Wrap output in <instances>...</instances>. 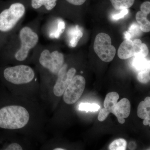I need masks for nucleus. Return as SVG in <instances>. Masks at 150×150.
I'll use <instances>...</instances> for the list:
<instances>
[{
    "label": "nucleus",
    "instance_id": "obj_6",
    "mask_svg": "<svg viewBox=\"0 0 150 150\" xmlns=\"http://www.w3.org/2000/svg\"><path fill=\"white\" fill-rule=\"evenodd\" d=\"M34 142L28 137L11 131L0 130V150L32 149Z\"/></svg>",
    "mask_w": 150,
    "mask_h": 150
},
{
    "label": "nucleus",
    "instance_id": "obj_12",
    "mask_svg": "<svg viewBox=\"0 0 150 150\" xmlns=\"http://www.w3.org/2000/svg\"><path fill=\"white\" fill-rule=\"evenodd\" d=\"M58 0H30V7L40 14L48 13L57 5Z\"/></svg>",
    "mask_w": 150,
    "mask_h": 150
},
{
    "label": "nucleus",
    "instance_id": "obj_19",
    "mask_svg": "<svg viewBox=\"0 0 150 150\" xmlns=\"http://www.w3.org/2000/svg\"><path fill=\"white\" fill-rule=\"evenodd\" d=\"M78 109L80 111H85L86 112H96L100 109V106L96 103H81L79 105Z\"/></svg>",
    "mask_w": 150,
    "mask_h": 150
},
{
    "label": "nucleus",
    "instance_id": "obj_16",
    "mask_svg": "<svg viewBox=\"0 0 150 150\" xmlns=\"http://www.w3.org/2000/svg\"><path fill=\"white\" fill-rule=\"evenodd\" d=\"M132 65L135 69L140 71L150 68V61L144 57H134Z\"/></svg>",
    "mask_w": 150,
    "mask_h": 150
},
{
    "label": "nucleus",
    "instance_id": "obj_8",
    "mask_svg": "<svg viewBox=\"0 0 150 150\" xmlns=\"http://www.w3.org/2000/svg\"><path fill=\"white\" fill-rule=\"evenodd\" d=\"M85 85L84 78L81 75H75L62 95L65 104L72 105L77 102L83 93Z\"/></svg>",
    "mask_w": 150,
    "mask_h": 150
},
{
    "label": "nucleus",
    "instance_id": "obj_21",
    "mask_svg": "<svg viewBox=\"0 0 150 150\" xmlns=\"http://www.w3.org/2000/svg\"><path fill=\"white\" fill-rule=\"evenodd\" d=\"M150 68L140 71L137 76L138 81L143 83H147L150 80Z\"/></svg>",
    "mask_w": 150,
    "mask_h": 150
},
{
    "label": "nucleus",
    "instance_id": "obj_18",
    "mask_svg": "<svg viewBox=\"0 0 150 150\" xmlns=\"http://www.w3.org/2000/svg\"><path fill=\"white\" fill-rule=\"evenodd\" d=\"M137 115L138 117L143 119H144L148 116H150V107L146 105L144 101H142L139 104Z\"/></svg>",
    "mask_w": 150,
    "mask_h": 150
},
{
    "label": "nucleus",
    "instance_id": "obj_14",
    "mask_svg": "<svg viewBox=\"0 0 150 150\" xmlns=\"http://www.w3.org/2000/svg\"><path fill=\"white\" fill-rule=\"evenodd\" d=\"M119 98V95L115 92H111L108 93L104 101V108L107 109L110 113L114 114V109Z\"/></svg>",
    "mask_w": 150,
    "mask_h": 150
},
{
    "label": "nucleus",
    "instance_id": "obj_11",
    "mask_svg": "<svg viewBox=\"0 0 150 150\" xmlns=\"http://www.w3.org/2000/svg\"><path fill=\"white\" fill-rule=\"evenodd\" d=\"M131 110L130 101L127 98H123L116 103L114 109V115L117 117L119 123L123 124L125 122L124 118L129 117Z\"/></svg>",
    "mask_w": 150,
    "mask_h": 150
},
{
    "label": "nucleus",
    "instance_id": "obj_9",
    "mask_svg": "<svg viewBox=\"0 0 150 150\" xmlns=\"http://www.w3.org/2000/svg\"><path fill=\"white\" fill-rule=\"evenodd\" d=\"M142 41L137 38L132 40L126 39L121 43L118 51L120 59L125 60L132 57H139L142 48Z\"/></svg>",
    "mask_w": 150,
    "mask_h": 150
},
{
    "label": "nucleus",
    "instance_id": "obj_20",
    "mask_svg": "<svg viewBox=\"0 0 150 150\" xmlns=\"http://www.w3.org/2000/svg\"><path fill=\"white\" fill-rule=\"evenodd\" d=\"M127 142L123 139H119L112 142L109 145V149L110 150H126Z\"/></svg>",
    "mask_w": 150,
    "mask_h": 150
},
{
    "label": "nucleus",
    "instance_id": "obj_2",
    "mask_svg": "<svg viewBox=\"0 0 150 150\" xmlns=\"http://www.w3.org/2000/svg\"><path fill=\"white\" fill-rule=\"evenodd\" d=\"M41 14L22 25L0 49V65L30 64L33 50L39 44Z\"/></svg>",
    "mask_w": 150,
    "mask_h": 150
},
{
    "label": "nucleus",
    "instance_id": "obj_24",
    "mask_svg": "<svg viewBox=\"0 0 150 150\" xmlns=\"http://www.w3.org/2000/svg\"><path fill=\"white\" fill-rule=\"evenodd\" d=\"M141 11L146 14H149L150 13V1L144 2L141 5Z\"/></svg>",
    "mask_w": 150,
    "mask_h": 150
},
{
    "label": "nucleus",
    "instance_id": "obj_3",
    "mask_svg": "<svg viewBox=\"0 0 150 150\" xmlns=\"http://www.w3.org/2000/svg\"><path fill=\"white\" fill-rule=\"evenodd\" d=\"M38 78L29 64L0 65V82L11 93L43 103Z\"/></svg>",
    "mask_w": 150,
    "mask_h": 150
},
{
    "label": "nucleus",
    "instance_id": "obj_17",
    "mask_svg": "<svg viewBox=\"0 0 150 150\" xmlns=\"http://www.w3.org/2000/svg\"><path fill=\"white\" fill-rule=\"evenodd\" d=\"M114 8L117 10L128 9L134 4L135 0H110Z\"/></svg>",
    "mask_w": 150,
    "mask_h": 150
},
{
    "label": "nucleus",
    "instance_id": "obj_4",
    "mask_svg": "<svg viewBox=\"0 0 150 150\" xmlns=\"http://www.w3.org/2000/svg\"><path fill=\"white\" fill-rule=\"evenodd\" d=\"M65 62L64 54L50 45L38 44L33 51L30 63L35 66L39 76L43 103L48 90Z\"/></svg>",
    "mask_w": 150,
    "mask_h": 150
},
{
    "label": "nucleus",
    "instance_id": "obj_13",
    "mask_svg": "<svg viewBox=\"0 0 150 150\" xmlns=\"http://www.w3.org/2000/svg\"><path fill=\"white\" fill-rule=\"evenodd\" d=\"M69 45L71 47H76L79 41L83 36L82 31L80 29L79 25H76L71 27L68 31Z\"/></svg>",
    "mask_w": 150,
    "mask_h": 150
},
{
    "label": "nucleus",
    "instance_id": "obj_10",
    "mask_svg": "<svg viewBox=\"0 0 150 150\" xmlns=\"http://www.w3.org/2000/svg\"><path fill=\"white\" fill-rule=\"evenodd\" d=\"M47 21L45 26L42 28L43 34L48 38H58L64 31L66 25L62 19L57 18Z\"/></svg>",
    "mask_w": 150,
    "mask_h": 150
},
{
    "label": "nucleus",
    "instance_id": "obj_15",
    "mask_svg": "<svg viewBox=\"0 0 150 150\" xmlns=\"http://www.w3.org/2000/svg\"><path fill=\"white\" fill-rule=\"evenodd\" d=\"M148 15L142 13L141 11L136 14V18L139 25L140 29L142 32L148 33L150 31V22L147 19Z\"/></svg>",
    "mask_w": 150,
    "mask_h": 150
},
{
    "label": "nucleus",
    "instance_id": "obj_26",
    "mask_svg": "<svg viewBox=\"0 0 150 150\" xmlns=\"http://www.w3.org/2000/svg\"><path fill=\"white\" fill-rule=\"evenodd\" d=\"M143 124L145 126H147V125H150V116H148L146 117V118L144 119V121H143Z\"/></svg>",
    "mask_w": 150,
    "mask_h": 150
},
{
    "label": "nucleus",
    "instance_id": "obj_5",
    "mask_svg": "<svg viewBox=\"0 0 150 150\" xmlns=\"http://www.w3.org/2000/svg\"><path fill=\"white\" fill-rule=\"evenodd\" d=\"M27 8L22 0L0 1V49L21 26Z\"/></svg>",
    "mask_w": 150,
    "mask_h": 150
},
{
    "label": "nucleus",
    "instance_id": "obj_25",
    "mask_svg": "<svg viewBox=\"0 0 150 150\" xmlns=\"http://www.w3.org/2000/svg\"><path fill=\"white\" fill-rule=\"evenodd\" d=\"M70 4L76 6H79L83 4L86 0H65Z\"/></svg>",
    "mask_w": 150,
    "mask_h": 150
},
{
    "label": "nucleus",
    "instance_id": "obj_7",
    "mask_svg": "<svg viewBox=\"0 0 150 150\" xmlns=\"http://www.w3.org/2000/svg\"><path fill=\"white\" fill-rule=\"evenodd\" d=\"M94 50L100 60L111 62L115 57L116 49L111 43V38L106 33H101L96 35L93 45Z\"/></svg>",
    "mask_w": 150,
    "mask_h": 150
},
{
    "label": "nucleus",
    "instance_id": "obj_23",
    "mask_svg": "<svg viewBox=\"0 0 150 150\" xmlns=\"http://www.w3.org/2000/svg\"><path fill=\"white\" fill-rule=\"evenodd\" d=\"M110 113V112H108L107 109L105 108H102V109L100 110L99 112V114H98V121H100V122H102V121H105Z\"/></svg>",
    "mask_w": 150,
    "mask_h": 150
},
{
    "label": "nucleus",
    "instance_id": "obj_1",
    "mask_svg": "<svg viewBox=\"0 0 150 150\" xmlns=\"http://www.w3.org/2000/svg\"><path fill=\"white\" fill-rule=\"evenodd\" d=\"M47 110L43 103L12 94L0 82V130L43 144L47 138Z\"/></svg>",
    "mask_w": 150,
    "mask_h": 150
},
{
    "label": "nucleus",
    "instance_id": "obj_22",
    "mask_svg": "<svg viewBox=\"0 0 150 150\" xmlns=\"http://www.w3.org/2000/svg\"><path fill=\"white\" fill-rule=\"evenodd\" d=\"M120 10H121V11L119 13L112 15L111 17L113 20L117 21L120 19L123 18L125 16L127 15L129 13V10L128 9H123Z\"/></svg>",
    "mask_w": 150,
    "mask_h": 150
}]
</instances>
